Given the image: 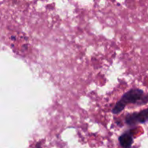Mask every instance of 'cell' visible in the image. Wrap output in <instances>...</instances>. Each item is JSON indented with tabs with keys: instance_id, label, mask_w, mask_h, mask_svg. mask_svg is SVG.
Segmentation results:
<instances>
[{
	"instance_id": "3957f363",
	"label": "cell",
	"mask_w": 148,
	"mask_h": 148,
	"mask_svg": "<svg viewBox=\"0 0 148 148\" xmlns=\"http://www.w3.org/2000/svg\"><path fill=\"white\" fill-rule=\"evenodd\" d=\"M120 145L123 148H130L133 143V138L131 133L127 132L121 135L119 137Z\"/></svg>"
},
{
	"instance_id": "7a4b0ae2",
	"label": "cell",
	"mask_w": 148,
	"mask_h": 148,
	"mask_svg": "<svg viewBox=\"0 0 148 148\" xmlns=\"http://www.w3.org/2000/svg\"><path fill=\"white\" fill-rule=\"evenodd\" d=\"M126 123L130 126L136 125L137 123H143L148 121V108L143 110L138 113L129 114L125 118Z\"/></svg>"
},
{
	"instance_id": "6da1fadb",
	"label": "cell",
	"mask_w": 148,
	"mask_h": 148,
	"mask_svg": "<svg viewBox=\"0 0 148 148\" xmlns=\"http://www.w3.org/2000/svg\"><path fill=\"white\" fill-rule=\"evenodd\" d=\"M147 98L148 96L145 95L143 90L139 89H132L122 96L121 100L114 106L112 111L114 114H119L128 104H136L140 102L145 104L148 101Z\"/></svg>"
}]
</instances>
